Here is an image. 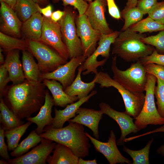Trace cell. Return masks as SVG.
I'll use <instances>...</instances> for the list:
<instances>
[{
    "instance_id": "cell-1",
    "label": "cell",
    "mask_w": 164,
    "mask_h": 164,
    "mask_svg": "<svg viewBox=\"0 0 164 164\" xmlns=\"http://www.w3.org/2000/svg\"><path fill=\"white\" fill-rule=\"evenodd\" d=\"M46 86L42 82L26 80L6 88L3 97L6 104L15 115L21 120L31 117L44 104Z\"/></svg>"
},
{
    "instance_id": "cell-2",
    "label": "cell",
    "mask_w": 164,
    "mask_h": 164,
    "mask_svg": "<svg viewBox=\"0 0 164 164\" xmlns=\"http://www.w3.org/2000/svg\"><path fill=\"white\" fill-rule=\"evenodd\" d=\"M64 127L54 128L46 126L39 135L68 147L79 158L88 156L91 145L84 125L70 121Z\"/></svg>"
},
{
    "instance_id": "cell-3",
    "label": "cell",
    "mask_w": 164,
    "mask_h": 164,
    "mask_svg": "<svg viewBox=\"0 0 164 164\" xmlns=\"http://www.w3.org/2000/svg\"><path fill=\"white\" fill-rule=\"evenodd\" d=\"M145 34L130 31H121L112 44V53L129 62L137 61L150 55L155 49L141 41Z\"/></svg>"
},
{
    "instance_id": "cell-4",
    "label": "cell",
    "mask_w": 164,
    "mask_h": 164,
    "mask_svg": "<svg viewBox=\"0 0 164 164\" xmlns=\"http://www.w3.org/2000/svg\"><path fill=\"white\" fill-rule=\"evenodd\" d=\"M117 56L112 57L111 69L113 79L125 88L135 94L144 93L147 81V73L144 65L138 60L132 63L125 70L118 67Z\"/></svg>"
},
{
    "instance_id": "cell-5",
    "label": "cell",
    "mask_w": 164,
    "mask_h": 164,
    "mask_svg": "<svg viewBox=\"0 0 164 164\" xmlns=\"http://www.w3.org/2000/svg\"><path fill=\"white\" fill-rule=\"evenodd\" d=\"M94 79L96 83L100 84L101 88L113 87L121 94L125 108V112L134 119L140 113L145 101V94L144 93L135 94L125 88L111 78L108 74L102 71L95 74Z\"/></svg>"
},
{
    "instance_id": "cell-6",
    "label": "cell",
    "mask_w": 164,
    "mask_h": 164,
    "mask_svg": "<svg viewBox=\"0 0 164 164\" xmlns=\"http://www.w3.org/2000/svg\"><path fill=\"white\" fill-rule=\"evenodd\" d=\"M147 81L145 88V97L144 105L134 123L138 129L145 128L149 125H164V118L159 113L155 101L154 91L157 78L147 74Z\"/></svg>"
},
{
    "instance_id": "cell-7",
    "label": "cell",
    "mask_w": 164,
    "mask_h": 164,
    "mask_svg": "<svg viewBox=\"0 0 164 164\" xmlns=\"http://www.w3.org/2000/svg\"><path fill=\"white\" fill-rule=\"evenodd\" d=\"M26 40L27 50L37 60L42 73L52 72L67 62L51 46L39 41Z\"/></svg>"
},
{
    "instance_id": "cell-8",
    "label": "cell",
    "mask_w": 164,
    "mask_h": 164,
    "mask_svg": "<svg viewBox=\"0 0 164 164\" xmlns=\"http://www.w3.org/2000/svg\"><path fill=\"white\" fill-rule=\"evenodd\" d=\"M65 14L58 22L63 40L65 44L70 59L83 55L80 39L77 35L75 23L77 13L69 7L64 10Z\"/></svg>"
},
{
    "instance_id": "cell-9",
    "label": "cell",
    "mask_w": 164,
    "mask_h": 164,
    "mask_svg": "<svg viewBox=\"0 0 164 164\" xmlns=\"http://www.w3.org/2000/svg\"><path fill=\"white\" fill-rule=\"evenodd\" d=\"M120 32L115 31L110 34H101L96 50L79 66L83 71V75L90 73L96 74L98 73V67L103 66L109 58L111 46L118 36Z\"/></svg>"
},
{
    "instance_id": "cell-10",
    "label": "cell",
    "mask_w": 164,
    "mask_h": 164,
    "mask_svg": "<svg viewBox=\"0 0 164 164\" xmlns=\"http://www.w3.org/2000/svg\"><path fill=\"white\" fill-rule=\"evenodd\" d=\"M75 23L77 34L81 43L83 55L87 58L96 50L102 34L91 26L84 14L80 16L77 15Z\"/></svg>"
},
{
    "instance_id": "cell-11",
    "label": "cell",
    "mask_w": 164,
    "mask_h": 164,
    "mask_svg": "<svg viewBox=\"0 0 164 164\" xmlns=\"http://www.w3.org/2000/svg\"><path fill=\"white\" fill-rule=\"evenodd\" d=\"M53 48L62 56L68 60L69 54L63 42L58 22H55L50 18L43 16L42 32L39 41Z\"/></svg>"
},
{
    "instance_id": "cell-12",
    "label": "cell",
    "mask_w": 164,
    "mask_h": 164,
    "mask_svg": "<svg viewBox=\"0 0 164 164\" xmlns=\"http://www.w3.org/2000/svg\"><path fill=\"white\" fill-rule=\"evenodd\" d=\"M83 55L70 59V60L51 72L41 74L40 80H54L60 82L64 90L70 85L75 78V72L77 67L85 60Z\"/></svg>"
},
{
    "instance_id": "cell-13",
    "label": "cell",
    "mask_w": 164,
    "mask_h": 164,
    "mask_svg": "<svg viewBox=\"0 0 164 164\" xmlns=\"http://www.w3.org/2000/svg\"><path fill=\"white\" fill-rule=\"evenodd\" d=\"M56 142L43 138L40 143L27 153L8 160L10 164H46V160L53 152Z\"/></svg>"
},
{
    "instance_id": "cell-14",
    "label": "cell",
    "mask_w": 164,
    "mask_h": 164,
    "mask_svg": "<svg viewBox=\"0 0 164 164\" xmlns=\"http://www.w3.org/2000/svg\"><path fill=\"white\" fill-rule=\"evenodd\" d=\"M85 133L96 150L102 153L110 164H132L130 160L124 157L118 150L116 142V136L112 130L110 132L107 142L100 141L92 137L87 132H85Z\"/></svg>"
},
{
    "instance_id": "cell-15",
    "label": "cell",
    "mask_w": 164,
    "mask_h": 164,
    "mask_svg": "<svg viewBox=\"0 0 164 164\" xmlns=\"http://www.w3.org/2000/svg\"><path fill=\"white\" fill-rule=\"evenodd\" d=\"M99 106L103 114L108 115L115 121L120 128L121 134L120 138L117 140V145H123L124 140L128 135L132 133H136L139 131L133 122L134 119L125 112L117 111L104 102L100 103Z\"/></svg>"
},
{
    "instance_id": "cell-16",
    "label": "cell",
    "mask_w": 164,
    "mask_h": 164,
    "mask_svg": "<svg viewBox=\"0 0 164 164\" xmlns=\"http://www.w3.org/2000/svg\"><path fill=\"white\" fill-rule=\"evenodd\" d=\"M107 6L106 0H94L89 3L84 13L91 26L102 34H108L113 32L105 17Z\"/></svg>"
},
{
    "instance_id": "cell-17",
    "label": "cell",
    "mask_w": 164,
    "mask_h": 164,
    "mask_svg": "<svg viewBox=\"0 0 164 164\" xmlns=\"http://www.w3.org/2000/svg\"><path fill=\"white\" fill-rule=\"evenodd\" d=\"M1 32L7 35L19 38L21 36L22 22L15 10L5 3L0 1Z\"/></svg>"
},
{
    "instance_id": "cell-18",
    "label": "cell",
    "mask_w": 164,
    "mask_h": 164,
    "mask_svg": "<svg viewBox=\"0 0 164 164\" xmlns=\"http://www.w3.org/2000/svg\"><path fill=\"white\" fill-rule=\"evenodd\" d=\"M103 114L101 110H96L80 107L76 112L77 115L68 121L77 123L87 127L92 131L95 138L98 140L99 139L98 125Z\"/></svg>"
},
{
    "instance_id": "cell-19",
    "label": "cell",
    "mask_w": 164,
    "mask_h": 164,
    "mask_svg": "<svg viewBox=\"0 0 164 164\" xmlns=\"http://www.w3.org/2000/svg\"><path fill=\"white\" fill-rule=\"evenodd\" d=\"M19 50H15L7 52L4 64L9 73V82L16 85L26 80L22 64L19 58Z\"/></svg>"
},
{
    "instance_id": "cell-20",
    "label": "cell",
    "mask_w": 164,
    "mask_h": 164,
    "mask_svg": "<svg viewBox=\"0 0 164 164\" xmlns=\"http://www.w3.org/2000/svg\"><path fill=\"white\" fill-rule=\"evenodd\" d=\"M97 93L94 90L87 96L77 101L68 104L63 110H57L54 108L55 116L51 125H49L54 128H60L63 127L65 123L71 118L75 117L78 109L83 104L87 102L92 96Z\"/></svg>"
},
{
    "instance_id": "cell-21",
    "label": "cell",
    "mask_w": 164,
    "mask_h": 164,
    "mask_svg": "<svg viewBox=\"0 0 164 164\" xmlns=\"http://www.w3.org/2000/svg\"><path fill=\"white\" fill-rule=\"evenodd\" d=\"M54 105L53 97L50 94L49 91L46 90L45 102L38 114L34 117H30L26 118L28 121L36 125L37 127L35 130L39 135L43 132L45 126L52 124L53 118L51 116V113Z\"/></svg>"
},
{
    "instance_id": "cell-22",
    "label": "cell",
    "mask_w": 164,
    "mask_h": 164,
    "mask_svg": "<svg viewBox=\"0 0 164 164\" xmlns=\"http://www.w3.org/2000/svg\"><path fill=\"white\" fill-rule=\"evenodd\" d=\"M43 82L51 93L54 105L65 107L78 100L77 97H71L67 94L59 81L54 80L45 79Z\"/></svg>"
},
{
    "instance_id": "cell-23",
    "label": "cell",
    "mask_w": 164,
    "mask_h": 164,
    "mask_svg": "<svg viewBox=\"0 0 164 164\" xmlns=\"http://www.w3.org/2000/svg\"><path fill=\"white\" fill-rule=\"evenodd\" d=\"M43 16L39 12L22 22L21 31L26 40L39 41L41 37Z\"/></svg>"
},
{
    "instance_id": "cell-24",
    "label": "cell",
    "mask_w": 164,
    "mask_h": 164,
    "mask_svg": "<svg viewBox=\"0 0 164 164\" xmlns=\"http://www.w3.org/2000/svg\"><path fill=\"white\" fill-rule=\"evenodd\" d=\"M77 75L72 84L64 90L65 92L71 97H77L78 100L87 96L94 88L95 85V80L89 83L83 81L81 78L83 71L78 67Z\"/></svg>"
},
{
    "instance_id": "cell-25",
    "label": "cell",
    "mask_w": 164,
    "mask_h": 164,
    "mask_svg": "<svg viewBox=\"0 0 164 164\" xmlns=\"http://www.w3.org/2000/svg\"><path fill=\"white\" fill-rule=\"evenodd\" d=\"M79 158L68 147L57 143L53 155L48 157L46 162L49 164H78Z\"/></svg>"
},
{
    "instance_id": "cell-26",
    "label": "cell",
    "mask_w": 164,
    "mask_h": 164,
    "mask_svg": "<svg viewBox=\"0 0 164 164\" xmlns=\"http://www.w3.org/2000/svg\"><path fill=\"white\" fill-rule=\"evenodd\" d=\"M33 56L28 50L22 51V64L25 79L30 82H41L42 73Z\"/></svg>"
},
{
    "instance_id": "cell-27",
    "label": "cell",
    "mask_w": 164,
    "mask_h": 164,
    "mask_svg": "<svg viewBox=\"0 0 164 164\" xmlns=\"http://www.w3.org/2000/svg\"><path fill=\"white\" fill-rule=\"evenodd\" d=\"M0 126L5 130H8L19 126L24 122L15 115L4 101L2 97L0 99Z\"/></svg>"
},
{
    "instance_id": "cell-28",
    "label": "cell",
    "mask_w": 164,
    "mask_h": 164,
    "mask_svg": "<svg viewBox=\"0 0 164 164\" xmlns=\"http://www.w3.org/2000/svg\"><path fill=\"white\" fill-rule=\"evenodd\" d=\"M42 138L35 130L32 131L27 137L12 151L10 154L11 155L17 157L24 154L31 148L41 142Z\"/></svg>"
},
{
    "instance_id": "cell-29",
    "label": "cell",
    "mask_w": 164,
    "mask_h": 164,
    "mask_svg": "<svg viewBox=\"0 0 164 164\" xmlns=\"http://www.w3.org/2000/svg\"><path fill=\"white\" fill-rule=\"evenodd\" d=\"M38 4L33 0H17L14 10L23 22L38 12Z\"/></svg>"
},
{
    "instance_id": "cell-30",
    "label": "cell",
    "mask_w": 164,
    "mask_h": 164,
    "mask_svg": "<svg viewBox=\"0 0 164 164\" xmlns=\"http://www.w3.org/2000/svg\"><path fill=\"white\" fill-rule=\"evenodd\" d=\"M32 123L28 121L19 126L5 131V136L6 138L9 151H12L18 146L21 137Z\"/></svg>"
},
{
    "instance_id": "cell-31",
    "label": "cell",
    "mask_w": 164,
    "mask_h": 164,
    "mask_svg": "<svg viewBox=\"0 0 164 164\" xmlns=\"http://www.w3.org/2000/svg\"><path fill=\"white\" fill-rule=\"evenodd\" d=\"M128 29L131 31L140 33L151 32L164 30V25L157 22L148 16L132 25Z\"/></svg>"
},
{
    "instance_id": "cell-32",
    "label": "cell",
    "mask_w": 164,
    "mask_h": 164,
    "mask_svg": "<svg viewBox=\"0 0 164 164\" xmlns=\"http://www.w3.org/2000/svg\"><path fill=\"white\" fill-rule=\"evenodd\" d=\"M0 47L3 51L18 50L22 51L27 50V44L26 40L13 37L1 32H0Z\"/></svg>"
},
{
    "instance_id": "cell-33",
    "label": "cell",
    "mask_w": 164,
    "mask_h": 164,
    "mask_svg": "<svg viewBox=\"0 0 164 164\" xmlns=\"http://www.w3.org/2000/svg\"><path fill=\"white\" fill-rule=\"evenodd\" d=\"M154 139L152 138L149 141L146 145L142 149L138 150L130 149L124 146L123 151L132 158L133 162L131 164H149V154L150 148Z\"/></svg>"
},
{
    "instance_id": "cell-34",
    "label": "cell",
    "mask_w": 164,
    "mask_h": 164,
    "mask_svg": "<svg viewBox=\"0 0 164 164\" xmlns=\"http://www.w3.org/2000/svg\"><path fill=\"white\" fill-rule=\"evenodd\" d=\"M121 17L124 19V24L121 31H124L142 19L144 14L136 6L124 9L120 12Z\"/></svg>"
},
{
    "instance_id": "cell-35",
    "label": "cell",
    "mask_w": 164,
    "mask_h": 164,
    "mask_svg": "<svg viewBox=\"0 0 164 164\" xmlns=\"http://www.w3.org/2000/svg\"><path fill=\"white\" fill-rule=\"evenodd\" d=\"M141 41L154 47L159 53L164 54V29L156 35L143 37Z\"/></svg>"
},
{
    "instance_id": "cell-36",
    "label": "cell",
    "mask_w": 164,
    "mask_h": 164,
    "mask_svg": "<svg viewBox=\"0 0 164 164\" xmlns=\"http://www.w3.org/2000/svg\"><path fill=\"white\" fill-rule=\"evenodd\" d=\"M156 78L154 95L156 99L157 109L159 114L164 118V81Z\"/></svg>"
},
{
    "instance_id": "cell-37",
    "label": "cell",
    "mask_w": 164,
    "mask_h": 164,
    "mask_svg": "<svg viewBox=\"0 0 164 164\" xmlns=\"http://www.w3.org/2000/svg\"><path fill=\"white\" fill-rule=\"evenodd\" d=\"M148 14L155 21L164 25V1L157 2Z\"/></svg>"
},
{
    "instance_id": "cell-38",
    "label": "cell",
    "mask_w": 164,
    "mask_h": 164,
    "mask_svg": "<svg viewBox=\"0 0 164 164\" xmlns=\"http://www.w3.org/2000/svg\"><path fill=\"white\" fill-rule=\"evenodd\" d=\"M55 2L61 1L65 7L70 5L77 10L80 16L84 14L88 4L84 0H54Z\"/></svg>"
},
{
    "instance_id": "cell-39",
    "label": "cell",
    "mask_w": 164,
    "mask_h": 164,
    "mask_svg": "<svg viewBox=\"0 0 164 164\" xmlns=\"http://www.w3.org/2000/svg\"><path fill=\"white\" fill-rule=\"evenodd\" d=\"M139 60L143 65L154 63L164 66V54L159 53L155 49L151 54Z\"/></svg>"
},
{
    "instance_id": "cell-40",
    "label": "cell",
    "mask_w": 164,
    "mask_h": 164,
    "mask_svg": "<svg viewBox=\"0 0 164 164\" xmlns=\"http://www.w3.org/2000/svg\"><path fill=\"white\" fill-rule=\"evenodd\" d=\"M147 74L152 75L164 81V66L151 63L144 65Z\"/></svg>"
},
{
    "instance_id": "cell-41",
    "label": "cell",
    "mask_w": 164,
    "mask_h": 164,
    "mask_svg": "<svg viewBox=\"0 0 164 164\" xmlns=\"http://www.w3.org/2000/svg\"><path fill=\"white\" fill-rule=\"evenodd\" d=\"M9 82V73L4 65L0 66V95L2 97L6 88L7 84Z\"/></svg>"
},
{
    "instance_id": "cell-42",
    "label": "cell",
    "mask_w": 164,
    "mask_h": 164,
    "mask_svg": "<svg viewBox=\"0 0 164 164\" xmlns=\"http://www.w3.org/2000/svg\"><path fill=\"white\" fill-rule=\"evenodd\" d=\"M158 0H138L136 6L144 15L148 14L157 3Z\"/></svg>"
},
{
    "instance_id": "cell-43",
    "label": "cell",
    "mask_w": 164,
    "mask_h": 164,
    "mask_svg": "<svg viewBox=\"0 0 164 164\" xmlns=\"http://www.w3.org/2000/svg\"><path fill=\"white\" fill-rule=\"evenodd\" d=\"M5 130L0 127V155L3 159L8 161L10 159L8 152V146L4 139Z\"/></svg>"
},
{
    "instance_id": "cell-44",
    "label": "cell",
    "mask_w": 164,
    "mask_h": 164,
    "mask_svg": "<svg viewBox=\"0 0 164 164\" xmlns=\"http://www.w3.org/2000/svg\"><path fill=\"white\" fill-rule=\"evenodd\" d=\"M108 12L113 18L119 20L121 19L120 12L114 0H106Z\"/></svg>"
},
{
    "instance_id": "cell-45",
    "label": "cell",
    "mask_w": 164,
    "mask_h": 164,
    "mask_svg": "<svg viewBox=\"0 0 164 164\" xmlns=\"http://www.w3.org/2000/svg\"><path fill=\"white\" fill-rule=\"evenodd\" d=\"M37 8L38 12L42 14L43 16L47 18H50L53 13V8L51 5H49L44 8H42L38 4Z\"/></svg>"
},
{
    "instance_id": "cell-46",
    "label": "cell",
    "mask_w": 164,
    "mask_h": 164,
    "mask_svg": "<svg viewBox=\"0 0 164 164\" xmlns=\"http://www.w3.org/2000/svg\"><path fill=\"white\" fill-rule=\"evenodd\" d=\"M65 13V11L57 10L53 12L50 17V19L55 22H58L62 18Z\"/></svg>"
},
{
    "instance_id": "cell-47",
    "label": "cell",
    "mask_w": 164,
    "mask_h": 164,
    "mask_svg": "<svg viewBox=\"0 0 164 164\" xmlns=\"http://www.w3.org/2000/svg\"><path fill=\"white\" fill-rule=\"evenodd\" d=\"M97 161L95 159L93 160H85L82 158H79L78 164H97Z\"/></svg>"
},
{
    "instance_id": "cell-48",
    "label": "cell",
    "mask_w": 164,
    "mask_h": 164,
    "mask_svg": "<svg viewBox=\"0 0 164 164\" xmlns=\"http://www.w3.org/2000/svg\"><path fill=\"white\" fill-rule=\"evenodd\" d=\"M126 5L124 9H128L136 6L137 0H127Z\"/></svg>"
},
{
    "instance_id": "cell-49",
    "label": "cell",
    "mask_w": 164,
    "mask_h": 164,
    "mask_svg": "<svg viewBox=\"0 0 164 164\" xmlns=\"http://www.w3.org/2000/svg\"><path fill=\"white\" fill-rule=\"evenodd\" d=\"M17 0H0L5 3L9 6L14 10L15 7Z\"/></svg>"
},
{
    "instance_id": "cell-50",
    "label": "cell",
    "mask_w": 164,
    "mask_h": 164,
    "mask_svg": "<svg viewBox=\"0 0 164 164\" xmlns=\"http://www.w3.org/2000/svg\"><path fill=\"white\" fill-rule=\"evenodd\" d=\"M159 132H163L164 133V125L162 126L160 128L143 134H142V135L144 136L150 134Z\"/></svg>"
},
{
    "instance_id": "cell-51",
    "label": "cell",
    "mask_w": 164,
    "mask_h": 164,
    "mask_svg": "<svg viewBox=\"0 0 164 164\" xmlns=\"http://www.w3.org/2000/svg\"><path fill=\"white\" fill-rule=\"evenodd\" d=\"M157 153L161 155L162 156H164V144L161 146L156 150Z\"/></svg>"
},
{
    "instance_id": "cell-52",
    "label": "cell",
    "mask_w": 164,
    "mask_h": 164,
    "mask_svg": "<svg viewBox=\"0 0 164 164\" xmlns=\"http://www.w3.org/2000/svg\"><path fill=\"white\" fill-rule=\"evenodd\" d=\"M3 51L2 49L0 47V65L3 64L5 62V60L4 58V56L2 53Z\"/></svg>"
},
{
    "instance_id": "cell-53",
    "label": "cell",
    "mask_w": 164,
    "mask_h": 164,
    "mask_svg": "<svg viewBox=\"0 0 164 164\" xmlns=\"http://www.w3.org/2000/svg\"><path fill=\"white\" fill-rule=\"evenodd\" d=\"M38 4H43L45 2L46 0H33Z\"/></svg>"
},
{
    "instance_id": "cell-54",
    "label": "cell",
    "mask_w": 164,
    "mask_h": 164,
    "mask_svg": "<svg viewBox=\"0 0 164 164\" xmlns=\"http://www.w3.org/2000/svg\"><path fill=\"white\" fill-rule=\"evenodd\" d=\"M0 164H9L8 161L6 160H4L2 159L0 160Z\"/></svg>"
},
{
    "instance_id": "cell-55",
    "label": "cell",
    "mask_w": 164,
    "mask_h": 164,
    "mask_svg": "<svg viewBox=\"0 0 164 164\" xmlns=\"http://www.w3.org/2000/svg\"><path fill=\"white\" fill-rule=\"evenodd\" d=\"M85 1H87L89 2V3H90L92 2L93 0H85Z\"/></svg>"
}]
</instances>
